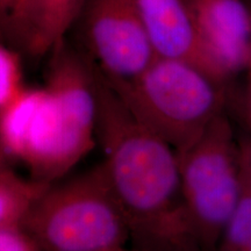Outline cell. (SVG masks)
Segmentation results:
<instances>
[{
    "instance_id": "cell-6",
    "label": "cell",
    "mask_w": 251,
    "mask_h": 251,
    "mask_svg": "<svg viewBox=\"0 0 251 251\" xmlns=\"http://www.w3.org/2000/svg\"><path fill=\"white\" fill-rule=\"evenodd\" d=\"M76 25L84 54L109 80L133 79L157 57L134 0H86Z\"/></svg>"
},
{
    "instance_id": "cell-17",
    "label": "cell",
    "mask_w": 251,
    "mask_h": 251,
    "mask_svg": "<svg viewBox=\"0 0 251 251\" xmlns=\"http://www.w3.org/2000/svg\"><path fill=\"white\" fill-rule=\"evenodd\" d=\"M5 156H6L5 150H4V148H2V147H1V144H0V171L5 170V168H4Z\"/></svg>"
},
{
    "instance_id": "cell-4",
    "label": "cell",
    "mask_w": 251,
    "mask_h": 251,
    "mask_svg": "<svg viewBox=\"0 0 251 251\" xmlns=\"http://www.w3.org/2000/svg\"><path fill=\"white\" fill-rule=\"evenodd\" d=\"M107 80L131 114L176 151L225 113L224 84L183 61L157 56L133 79Z\"/></svg>"
},
{
    "instance_id": "cell-12",
    "label": "cell",
    "mask_w": 251,
    "mask_h": 251,
    "mask_svg": "<svg viewBox=\"0 0 251 251\" xmlns=\"http://www.w3.org/2000/svg\"><path fill=\"white\" fill-rule=\"evenodd\" d=\"M220 242V251H251V188L243 179L240 198Z\"/></svg>"
},
{
    "instance_id": "cell-14",
    "label": "cell",
    "mask_w": 251,
    "mask_h": 251,
    "mask_svg": "<svg viewBox=\"0 0 251 251\" xmlns=\"http://www.w3.org/2000/svg\"><path fill=\"white\" fill-rule=\"evenodd\" d=\"M0 251H43L23 226L0 227Z\"/></svg>"
},
{
    "instance_id": "cell-15",
    "label": "cell",
    "mask_w": 251,
    "mask_h": 251,
    "mask_svg": "<svg viewBox=\"0 0 251 251\" xmlns=\"http://www.w3.org/2000/svg\"><path fill=\"white\" fill-rule=\"evenodd\" d=\"M238 159L242 179L251 188V137H246L238 143Z\"/></svg>"
},
{
    "instance_id": "cell-10",
    "label": "cell",
    "mask_w": 251,
    "mask_h": 251,
    "mask_svg": "<svg viewBox=\"0 0 251 251\" xmlns=\"http://www.w3.org/2000/svg\"><path fill=\"white\" fill-rule=\"evenodd\" d=\"M47 183L24 179L8 170L0 171V227L23 226Z\"/></svg>"
},
{
    "instance_id": "cell-9",
    "label": "cell",
    "mask_w": 251,
    "mask_h": 251,
    "mask_svg": "<svg viewBox=\"0 0 251 251\" xmlns=\"http://www.w3.org/2000/svg\"><path fill=\"white\" fill-rule=\"evenodd\" d=\"M86 0H39L35 28L27 54H51L77 23Z\"/></svg>"
},
{
    "instance_id": "cell-3",
    "label": "cell",
    "mask_w": 251,
    "mask_h": 251,
    "mask_svg": "<svg viewBox=\"0 0 251 251\" xmlns=\"http://www.w3.org/2000/svg\"><path fill=\"white\" fill-rule=\"evenodd\" d=\"M23 227L43 251H112L125 248L130 238L127 218L102 163L48 185Z\"/></svg>"
},
{
    "instance_id": "cell-19",
    "label": "cell",
    "mask_w": 251,
    "mask_h": 251,
    "mask_svg": "<svg viewBox=\"0 0 251 251\" xmlns=\"http://www.w3.org/2000/svg\"><path fill=\"white\" fill-rule=\"evenodd\" d=\"M249 4H250V7H251V0L249 1Z\"/></svg>"
},
{
    "instance_id": "cell-2",
    "label": "cell",
    "mask_w": 251,
    "mask_h": 251,
    "mask_svg": "<svg viewBox=\"0 0 251 251\" xmlns=\"http://www.w3.org/2000/svg\"><path fill=\"white\" fill-rule=\"evenodd\" d=\"M97 118L92 63L63 42L51 52L46 86L24 87L0 111V144L34 179L52 184L94 147Z\"/></svg>"
},
{
    "instance_id": "cell-1",
    "label": "cell",
    "mask_w": 251,
    "mask_h": 251,
    "mask_svg": "<svg viewBox=\"0 0 251 251\" xmlns=\"http://www.w3.org/2000/svg\"><path fill=\"white\" fill-rule=\"evenodd\" d=\"M93 64V63H92ZM102 164L137 251H198L181 194L177 151L143 126L93 64Z\"/></svg>"
},
{
    "instance_id": "cell-11",
    "label": "cell",
    "mask_w": 251,
    "mask_h": 251,
    "mask_svg": "<svg viewBox=\"0 0 251 251\" xmlns=\"http://www.w3.org/2000/svg\"><path fill=\"white\" fill-rule=\"evenodd\" d=\"M39 0H0V39L28 51L35 28Z\"/></svg>"
},
{
    "instance_id": "cell-7",
    "label": "cell",
    "mask_w": 251,
    "mask_h": 251,
    "mask_svg": "<svg viewBox=\"0 0 251 251\" xmlns=\"http://www.w3.org/2000/svg\"><path fill=\"white\" fill-rule=\"evenodd\" d=\"M207 56L226 84L251 55V7L244 0H186Z\"/></svg>"
},
{
    "instance_id": "cell-16",
    "label": "cell",
    "mask_w": 251,
    "mask_h": 251,
    "mask_svg": "<svg viewBox=\"0 0 251 251\" xmlns=\"http://www.w3.org/2000/svg\"><path fill=\"white\" fill-rule=\"evenodd\" d=\"M246 109H247V115L248 120H249L250 127H251V55L249 61H248L246 70Z\"/></svg>"
},
{
    "instance_id": "cell-18",
    "label": "cell",
    "mask_w": 251,
    "mask_h": 251,
    "mask_svg": "<svg viewBox=\"0 0 251 251\" xmlns=\"http://www.w3.org/2000/svg\"><path fill=\"white\" fill-rule=\"evenodd\" d=\"M112 251H137V250H127V249H125V248H120V249H115Z\"/></svg>"
},
{
    "instance_id": "cell-13",
    "label": "cell",
    "mask_w": 251,
    "mask_h": 251,
    "mask_svg": "<svg viewBox=\"0 0 251 251\" xmlns=\"http://www.w3.org/2000/svg\"><path fill=\"white\" fill-rule=\"evenodd\" d=\"M24 89L20 55L0 42V111Z\"/></svg>"
},
{
    "instance_id": "cell-5",
    "label": "cell",
    "mask_w": 251,
    "mask_h": 251,
    "mask_svg": "<svg viewBox=\"0 0 251 251\" xmlns=\"http://www.w3.org/2000/svg\"><path fill=\"white\" fill-rule=\"evenodd\" d=\"M183 201L199 249L221 240L242 191L238 143L230 122L216 118L192 143L177 151Z\"/></svg>"
},
{
    "instance_id": "cell-8",
    "label": "cell",
    "mask_w": 251,
    "mask_h": 251,
    "mask_svg": "<svg viewBox=\"0 0 251 251\" xmlns=\"http://www.w3.org/2000/svg\"><path fill=\"white\" fill-rule=\"evenodd\" d=\"M134 1L158 57L190 63L225 85L206 54L186 0Z\"/></svg>"
}]
</instances>
